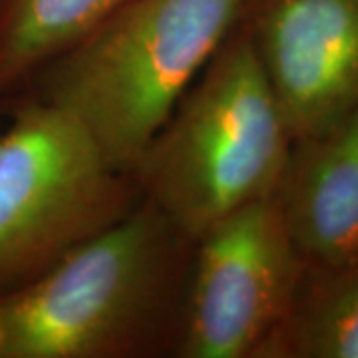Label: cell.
Masks as SVG:
<instances>
[{
    "label": "cell",
    "mask_w": 358,
    "mask_h": 358,
    "mask_svg": "<svg viewBox=\"0 0 358 358\" xmlns=\"http://www.w3.org/2000/svg\"><path fill=\"white\" fill-rule=\"evenodd\" d=\"M193 241L141 199L114 227L0 293V358L171 357Z\"/></svg>",
    "instance_id": "cell-1"
},
{
    "label": "cell",
    "mask_w": 358,
    "mask_h": 358,
    "mask_svg": "<svg viewBox=\"0 0 358 358\" xmlns=\"http://www.w3.org/2000/svg\"><path fill=\"white\" fill-rule=\"evenodd\" d=\"M293 134L237 24L181 96L134 169L141 199L195 241L279 192Z\"/></svg>",
    "instance_id": "cell-2"
},
{
    "label": "cell",
    "mask_w": 358,
    "mask_h": 358,
    "mask_svg": "<svg viewBox=\"0 0 358 358\" xmlns=\"http://www.w3.org/2000/svg\"><path fill=\"white\" fill-rule=\"evenodd\" d=\"M243 2L128 0L24 92L76 117L108 162L131 176L237 26Z\"/></svg>",
    "instance_id": "cell-3"
},
{
    "label": "cell",
    "mask_w": 358,
    "mask_h": 358,
    "mask_svg": "<svg viewBox=\"0 0 358 358\" xmlns=\"http://www.w3.org/2000/svg\"><path fill=\"white\" fill-rule=\"evenodd\" d=\"M2 108L10 112L0 134V293H6L114 227L141 193L134 176L112 166L60 106L22 92Z\"/></svg>",
    "instance_id": "cell-4"
},
{
    "label": "cell",
    "mask_w": 358,
    "mask_h": 358,
    "mask_svg": "<svg viewBox=\"0 0 358 358\" xmlns=\"http://www.w3.org/2000/svg\"><path fill=\"white\" fill-rule=\"evenodd\" d=\"M305 268L277 195L219 219L193 241L171 357L255 358Z\"/></svg>",
    "instance_id": "cell-5"
},
{
    "label": "cell",
    "mask_w": 358,
    "mask_h": 358,
    "mask_svg": "<svg viewBox=\"0 0 358 358\" xmlns=\"http://www.w3.org/2000/svg\"><path fill=\"white\" fill-rule=\"evenodd\" d=\"M251 40L294 140L331 129L358 106V0H245Z\"/></svg>",
    "instance_id": "cell-6"
},
{
    "label": "cell",
    "mask_w": 358,
    "mask_h": 358,
    "mask_svg": "<svg viewBox=\"0 0 358 358\" xmlns=\"http://www.w3.org/2000/svg\"><path fill=\"white\" fill-rule=\"evenodd\" d=\"M277 199L307 265L358 261V106L331 129L293 141Z\"/></svg>",
    "instance_id": "cell-7"
},
{
    "label": "cell",
    "mask_w": 358,
    "mask_h": 358,
    "mask_svg": "<svg viewBox=\"0 0 358 358\" xmlns=\"http://www.w3.org/2000/svg\"><path fill=\"white\" fill-rule=\"evenodd\" d=\"M128 0H0V108Z\"/></svg>",
    "instance_id": "cell-8"
},
{
    "label": "cell",
    "mask_w": 358,
    "mask_h": 358,
    "mask_svg": "<svg viewBox=\"0 0 358 358\" xmlns=\"http://www.w3.org/2000/svg\"><path fill=\"white\" fill-rule=\"evenodd\" d=\"M255 358H358V261L310 267Z\"/></svg>",
    "instance_id": "cell-9"
}]
</instances>
